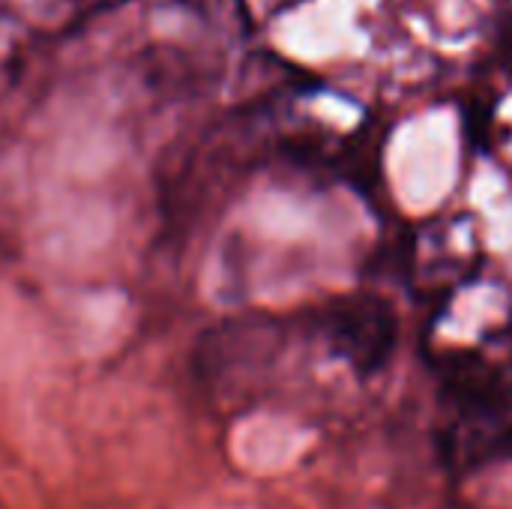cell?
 <instances>
[{
  "mask_svg": "<svg viewBox=\"0 0 512 509\" xmlns=\"http://www.w3.org/2000/svg\"><path fill=\"white\" fill-rule=\"evenodd\" d=\"M333 336L357 366H378L396 342L393 309L372 294L345 300L333 315Z\"/></svg>",
  "mask_w": 512,
  "mask_h": 509,
  "instance_id": "cell-1",
  "label": "cell"
},
{
  "mask_svg": "<svg viewBox=\"0 0 512 509\" xmlns=\"http://www.w3.org/2000/svg\"><path fill=\"white\" fill-rule=\"evenodd\" d=\"M501 54H504V63L512 69V21H507V27H504V36H501Z\"/></svg>",
  "mask_w": 512,
  "mask_h": 509,
  "instance_id": "cell-2",
  "label": "cell"
}]
</instances>
